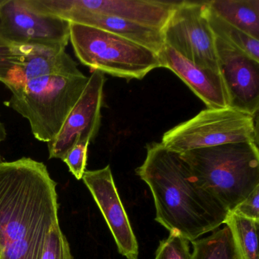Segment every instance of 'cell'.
<instances>
[{"instance_id":"obj_20","label":"cell","mask_w":259,"mask_h":259,"mask_svg":"<svg viewBox=\"0 0 259 259\" xmlns=\"http://www.w3.org/2000/svg\"><path fill=\"white\" fill-rule=\"evenodd\" d=\"M189 241L176 232L160 241L154 259H191Z\"/></svg>"},{"instance_id":"obj_6","label":"cell","mask_w":259,"mask_h":259,"mask_svg":"<svg viewBox=\"0 0 259 259\" xmlns=\"http://www.w3.org/2000/svg\"><path fill=\"white\" fill-rule=\"evenodd\" d=\"M257 116L227 107L202 110L166 132L160 143L180 154L225 144H257Z\"/></svg>"},{"instance_id":"obj_27","label":"cell","mask_w":259,"mask_h":259,"mask_svg":"<svg viewBox=\"0 0 259 259\" xmlns=\"http://www.w3.org/2000/svg\"><path fill=\"white\" fill-rule=\"evenodd\" d=\"M0 259H2V255H1V251H0Z\"/></svg>"},{"instance_id":"obj_22","label":"cell","mask_w":259,"mask_h":259,"mask_svg":"<svg viewBox=\"0 0 259 259\" xmlns=\"http://www.w3.org/2000/svg\"><path fill=\"white\" fill-rule=\"evenodd\" d=\"M89 144V142H78L62 160L67 165L71 174L78 180L82 179L86 171Z\"/></svg>"},{"instance_id":"obj_4","label":"cell","mask_w":259,"mask_h":259,"mask_svg":"<svg viewBox=\"0 0 259 259\" xmlns=\"http://www.w3.org/2000/svg\"><path fill=\"white\" fill-rule=\"evenodd\" d=\"M88 81L83 73L40 77L11 91L4 104L28 121L37 140L48 143L61 130Z\"/></svg>"},{"instance_id":"obj_11","label":"cell","mask_w":259,"mask_h":259,"mask_svg":"<svg viewBox=\"0 0 259 259\" xmlns=\"http://www.w3.org/2000/svg\"><path fill=\"white\" fill-rule=\"evenodd\" d=\"M218 68L227 92L228 107L257 116L259 62L216 37Z\"/></svg>"},{"instance_id":"obj_17","label":"cell","mask_w":259,"mask_h":259,"mask_svg":"<svg viewBox=\"0 0 259 259\" xmlns=\"http://www.w3.org/2000/svg\"><path fill=\"white\" fill-rule=\"evenodd\" d=\"M224 224L231 233L239 259H259V221L229 213Z\"/></svg>"},{"instance_id":"obj_9","label":"cell","mask_w":259,"mask_h":259,"mask_svg":"<svg viewBox=\"0 0 259 259\" xmlns=\"http://www.w3.org/2000/svg\"><path fill=\"white\" fill-rule=\"evenodd\" d=\"M45 11L65 19L92 13L114 16L163 31L180 1L166 0H37Z\"/></svg>"},{"instance_id":"obj_12","label":"cell","mask_w":259,"mask_h":259,"mask_svg":"<svg viewBox=\"0 0 259 259\" xmlns=\"http://www.w3.org/2000/svg\"><path fill=\"white\" fill-rule=\"evenodd\" d=\"M81 180L102 213L117 245L127 259H139V244L121 201L110 165L96 170H86Z\"/></svg>"},{"instance_id":"obj_13","label":"cell","mask_w":259,"mask_h":259,"mask_svg":"<svg viewBox=\"0 0 259 259\" xmlns=\"http://www.w3.org/2000/svg\"><path fill=\"white\" fill-rule=\"evenodd\" d=\"M14 48L19 60L4 82L10 92L40 77L82 73L78 69L76 62L66 51L39 46Z\"/></svg>"},{"instance_id":"obj_5","label":"cell","mask_w":259,"mask_h":259,"mask_svg":"<svg viewBox=\"0 0 259 259\" xmlns=\"http://www.w3.org/2000/svg\"><path fill=\"white\" fill-rule=\"evenodd\" d=\"M69 41L75 57L93 71L126 79H142L161 67L159 55L108 31L70 22Z\"/></svg>"},{"instance_id":"obj_7","label":"cell","mask_w":259,"mask_h":259,"mask_svg":"<svg viewBox=\"0 0 259 259\" xmlns=\"http://www.w3.org/2000/svg\"><path fill=\"white\" fill-rule=\"evenodd\" d=\"M70 22L39 7L36 0H4L0 37L13 48L39 46L66 51Z\"/></svg>"},{"instance_id":"obj_14","label":"cell","mask_w":259,"mask_h":259,"mask_svg":"<svg viewBox=\"0 0 259 259\" xmlns=\"http://www.w3.org/2000/svg\"><path fill=\"white\" fill-rule=\"evenodd\" d=\"M162 68L172 71L207 106V108L228 107L227 92L220 72L200 67L165 45L159 54Z\"/></svg>"},{"instance_id":"obj_21","label":"cell","mask_w":259,"mask_h":259,"mask_svg":"<svg viewBox=\"0 0 259 259\" xmlns=\"http://www.w3.org/2000/svg\"><path fill=\"white\" fill-rule=\"evenodd\" d=\"M42 259H74L60 225L55 226L50 233Z\"/></svg>"},{"instance_id":"obj_2","label":"cell","mask_w":259,"mask_h":259,"mask_svg":"<svg viewBox=\"0 0 259 259\" xmlns=\"http://www.w3.org/2000/svg\"><path fill=\"white\" fill-rule=\"evenodd\" d=\"M136 174L151 189L157 222L189 242L224 224L229 212L196 184L180 154L157 142L148 144Z\"/></svg>"},{"instance_id":"obj_23","label":"cell","mask_w":259,"mask_h":259,"mask_svg":"<svg viewBox=\"0 0 259 259\" xmlns=\"http://www.w3.org/2000/svg\"><path fill=\"white\" fill-rule=\"evenodd\" d=\"M230 213L247 219L259 221V186Z\"/></svg>"},{"instance_id":"obj_19","label":"cell","mask_w":259,"mask_h":259,"mask_svg":"<svg viewBox=\"0 0 259 259\" xmlns=\"http://www.w3.org/2000/svg\"><path fill=\"white\" fill-rule=\"evenodd\" d=\"M207 17L209 25L215 37L227 45L239 50L259 62V40L250 37L236 27L227 23L220 18L207 5Z\"/></svg>"},{"instance_id":"obj_3","label":"cell","mask_w":259,"mask_h":259,"mask_svg":"<svg viewBox=\"0 0 259 259\" xmlns=\"http://www.w3.org/2000/svg\"><path fill=\"white\" fill-rule=\"evenodd\" d=\"M180 157L196 184L229 213L259 186V151L254 142L198 148Z\"/></svg>"},{"instance_id":"obj_10","label":"cell","mask_w":259,"mask_h":259,"mask_svg":"<svg viewBox=\"0 0 259 259\" xmlns=\"http://www.w3.org/2000/svg\"><path fill=\"white\" fill-rule=\"evenodd\" d=\"M105 75L93 71L84 92L57 136L48 143L50 159H61L78 142H92L99 133Z\"/></svg>"},{"instance_id":"obj_24","label":"cell","mask_w":259,"mask_h":259,"mask_svg":"<svg viewBox=\"0 0 259 259\" xmlns=\"http://www.w3.org/2000/svg\"><path fill=\"white\" fill-rule=\"evenodd\" d=\"M19 57L13 47L0 37V81L4 83L8 74L17 63Z\"/></svg>"},{"instance_id":"obj_16","label":"cell","mask_w":259,"mask_h":259,"mask_svg":"<svg viewBox=\"0 0 259 259\" xmlns=\"http://www.w3.org/2000/svg\"><path fill=\"white\" fill-rule=\"evenodd\" d=\"M207 5L223 20L259 40V0H210Z\"/></svg>"},{"instance_id":"obj_15","label":"cell","mask_w":259,"mask_h":259,"mask_svg":"<svg viewBox=\"0 0 259 259\" xmlns=\"http://www.w3.org/2000/svg\"><path fill=\"white\" fill-rule=\"evenodd\" d=\"M65 20L108 31L160 54L164 48L163 31L142 26L114 16L81 13L70 15Z\"/></svg>"},{"instance_id":"obj_8","label":"cell","mask_w":259,"mask_h":259,"mask_svg":"<svg viewBox=\"0 0 259 259\" xmlns=\"http://www.w3.org/2000/svg\"><path fill=\"white\" fill-rule=\"evenodd\" d=\"M165 45L202 68L220 72L216 37L207 17V1H180L163 30Z\"/></svg>"},{"instance_id":"obj_1","label":"cell","mask_w":259,"mask_h":259,"mask_svg":"<svg viewBox=\"0 0 259 259\" xmlns=\"http://www.w3.org/2000/svg\"><path fill=\"white\" fill-rule=\"evenodd\" d=\"M57 183L42 162L30 157L0 163L2 259H42L58 219Z\"/></svg>"},{"instance_id":"obj_25","label":"cell","mask_w":259,"mask_h":259,"mask_svg":"<svg viewBox=\"0 0 259 259\" xmlns=\"http://www.w3.org/2000/svg\"><path fill=\"white\" fill-rule=\"evenodd\" d=\"M7 136V128H6L5 125H4V122L1 120V115H0V146H1V144L6 140ZM4 161L2 159V157H1V154H0V163H2Z\"/></svg>"},{"instance_id":"obj_26","label":"cell","mask_w":259,"mask_h":259,"mask_svg":"<svg viewBox=\"0 0 259 259\" xmlns=\"http://www.w3.org/2000/svg\"><path fill=\"white\" fill-rule=\"evenodd\" d=\"M4 2V0H0V5L2 4V3Z\"/></svg>"},{"instance_id":"obj_18","label":"cell","mask_w":259,"mask_h":259,"mask_svg":"<svg viewBox=\"0 0 259 259\" xmlns=\"http://www.w3.org/2000/svg\"><path fill=\"white\" fill-rule=\"evenodd\" d=\"M191 242L193 246L191 259H239L231 233L227 226Z\"/></svg>"}]
</instances>
